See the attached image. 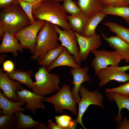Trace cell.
I'll list each match as a JSON object with an SVG mask.
<instances>
[{
	"mask_svg": "<svg viewBox=\"0 0 129 129\" xmlns=\"http://www.w3.org/2000/svg\"><path fill=\"white\" fill-rule=\"evenodd\" d=\"M59 1L41 0L33 5L32 13L36 20L50 22L64 30H72L67 20L68 15Z\"/></svg>",
	"mask_w": 129,
	"mask_h": 129,
	"instance_id": "obj_1",
	"label": "cell"
},
{
	"mask_svg": "<svg viewBox=\"0 0 129 129\" xmlns=\"http://www.w3.org/2000/svg\"><path fill=\"white\" fill-rule=\"evenodd\" d=\"M0 23L5 32L12 34L31 24L28 17L16 0L0 10Z\"/></svg>",
	"mask_w": 129,
	"mask_h": 129,
	"instance_id": "obj_2",
	"label": "cell"
},
{
	"mask_svg": "<svg viewBox=\"0 0 129 129\" xmlns=\"http://www.w3.org/2000/svg\"><path fill=\"white\" fill-rule=\"evenodd\" d=\"M58 33L54 24L46 21L39 30L36 40L35 50L31 57L32 60H41L48 51L60 46L58 42Z\"/></svg>",
	"mask_w": 129,
	"mask_h": 129,
	"instance_id": "obj_3",
	"label": "cell"
},
{
	"mask_svg": "<svg viewBox=\"0 0 129 129\" xmlns=\"http://www.w3.org/2000/svg\"><path fill=\"white\" fill-rule=\"evenodd\" d=\"M34 75L36 82L32 90L36 94L44 96L58 91L60 89V76L55 73H49L46 66L39 67Z\"/></svg>",
	"mask_w": 129,
	"mask_h": 129,
	"instance_id": "obj_4",
	"label": "cell"
},
{
	"mask_svg": "<svg viewBox=\"0 0 129 129\" xmlns=\"http://www.w3.org/2000/svg\"><path fill=\"white\" fill-rule=\"evenodd\" d=\"M70 86L64 84L55 95L45 97L43 101L54 105L56 112L60 113L64 109L70 111L74 115H77L76 103L70 90Z\"/></svg>",
	"mask_w": 129,
	"mask_h": 129,
	"instance_id": "obj_5",
	"label": "cell"
},
{
	"mask_svg": "<svg viewBox=\"0 0 129 129\" xmlns=\"http://www.w3.org/2000/svg\"><path fill=\"white\" fill-rule=\"evenodd\" d=\"M79 95L81 97L78 104L77 116L76 119L78 124H79L84 129L86 128L82 122V117L89 106L94 105L103 107L104 97L102 93L97 90L89 91L85 86L81 85L78 91Z\"/></svg>",
	"mask_w": 129,
	"mask_h": 129,
	"instance_id": "obj_6",
	"label": "cell"
},
{
	"mask_svg": "<svg viewBox=\"0 0 129 129\" xmlns=\"http://www.w3.org/2000/svg\"><path fill=\"white\" fill-rule=\"evenodd\" d=\"M46 21L36 20L22 29L15 32L13 35L23 48L28 49L33 54L35 50L36 40L38 33Z\"/></svg>",
	"mask_w": 129,
	"mask_h": 129,
	"instance_id": "obj_7",
	"label": "cell"
},
{
	"mask_svg": "<svg viewBox=\"0 0 129 129\" xmlns=\"http://www.w3.org/2000/svg\"><path fill=\"white\" fill-rule=\"evenodd\" d=\"M91 53L95 56L91 66L94 70L95 75L99 71L106 68L109 65H118L123 59L121 55L116 50L110 51L104 49H96Z\"/></svg>",
	"mask_w": 129,
	"mask_h": 129,
	"instance_id": "obj_8",
	"label": "cell"
},
{
	"mask_svg": "<svg viewBox=\"0 0 129 129\" xmlns=\"http://www.w3.org/2000/svg\"><path fill=\"white\" fill-rule=\"evenodd\" d=\"M54 28L59 35L58 40L62 45L65 47L68 52L75 57L78 64L80 65L81 60L79 55V48L77 46V37L72 30H62L58 25L54 24Z\"/></svg>",
	"mask_w": 129,
	"mask_h": 129,
	"instance_id": "obj_9",
	"label": "cell"
},
{
	"mask_svg": "<svg viewBox=\"0 0 129 129\" xmlns=\"http://www.w3.org/2000/svg\"><path fill=\"white\" fill-rule=\"evenodd\" d=\"M76 35L80 50L79 54L81 61L86 60L90 53L97 49L101 45V36L98 33L89 36L84 37L74 31Z\"/></svg>",
	"mask_w": 129,
	"mask_h": 129,
	"instance_id": "obj_10",
	"label": "cell"
},
{
	"mask_svg": "<svg viewBox=\"0 0 129 129\" xmlns=\"http://www.w3.org/2000/svg\"><path fill=\"white\" fill-rule=\"evenodd\" d=\"M96 75L99 80L100 87L105 86L113 80L119 82L129 81V75L122 71L120 66L118 65L108 66L99 71Z\"/></svg>",
	"mask_w": 129,
	"mask_h": 129,
	"instance_id": "obj_11",
	"label": "cell"
},
{
	"mask_svg": "<svg viewBox=\"0 0 129 129\" xmlns=\"http://www.w3.org/2000/svg\"><path fill=\"white\" fill-rule=\"evenodd\" d=\"M0 69V88L3 92L4 96L9 100L12 102L19 101L16 93L17 91H21L23 88L20 82L12 80Z\"/></svg>",
	"mask_w": 129,
	"mask_h": 129,
	"instance_id": "obj_12",
	"label": "cell"
},
{
	"mask_svg": "<svg viewBox=\"0 0 129 129\" xmlns=\"http://www.w3.org/2000/svg\"><path fill=\"white\" fill-rule=\"evenodd\" d=\"M16 93L19 101L26 103L24 108L25 110H30L32 113L34 114L37 109H45L46 106L42 102L45 98L44 96L38 95L34 92L24 89Z\"/></svg>",
	"mask_w": 129,
	"mask_h": 129,
	"instance_id": "obj_13",
	"label": "cell"
},
{
	"mask_svg": "<svg viewBox=\"0 0 129 129\" xmlns=\"http://www.w3.org/2000/svg\"><path fill=\"white\" fill-rule=\"evenodd\" d=\"M88 69L87 66L83 68H72L70 69V73L73 77L71 83L74 86L70 91L76 103L78 104L81 99L78 93L80 86L83 83L88 82L91 80L88 74Z\"/></svg>",
	"mask_w": 129,
	"mask_h": 129,
	"instance_id": "obj_14",
	"label": "cell"
},
{
	"mask_svg": "<svg viewBox=\"0 0 129 129\" xmlns=\"http://www.w3.org/2000/svg\"><path fill=\"white\" fill-rule=\"evenodd\" d=\"M22 111H17L14 113V126L18 129H28L32 128L34 129H47L44 123L35 121L29 115H25Z\"/></svg>",
	"mask_w": 129,
	"mask_h": 129,
	"instance_id": "obj_15",
	"label": "cell"
},
{
	"mask_svg": "<svg viewBox=\"0 0 129 129\" xmlns=\"http://www.w3.org/2000/svg\"><path fill=\"white\" fill-rule=\"evenodd\" d=\"M100 32L108 45L117 51L127 63H129V44L117 35L108 37Z\"/></svg>",
	"mask_w": 129,
	"mask_h": 129,
	"instance_id": "obj_16",
	"label": "cell"
},
{
	"mask_svg": "<svg viewBox=\"0 0 129 129\" xmlns=\"http://www.w3.org/2000/svg\"><path fill=\"white\" fill-rule=\"evenodd\" d=\"M2 40L0 45V54L10 52L14 57H16L18 55L17 51L22 53L24 52L23 48L13 34L5 32Z\"/></svg>",
	"mask_w": 129,
	"mask_h": 129,
	"instance_id": "obj_17",
	"label": "cell"
},
{
	"mask_svg": "<svg viewBox=\"0 0 129 129\" xmlns=\"http://www.w3.org/2000/svg\"><path fill=\"white\" fill-rule=\"evenodd\" d=\"M61 66L77 68H81L80 65L78 64L75 57L71 55L65 47L57 58L46 68L49 72L54 68Z\"/></svg>",
	"mask_w": 129,
	"mask_h": 129,
	"instance_id": "obj_18",
	"label": "cell"
},
{
	"mask_svg": "<svg viewBox=\"0 0 129 129\" xmlns=\"http://www.w3.org/2000/svg\"><path fill=\"white\" fill-rule=\"evenodd\" d=\"M76 4L88 19L101 10L104 6L102 0H78Z\"/></svg>",
	"mask_w": 129,
	"mask_h": 129,
	"instance_id": "obj_19",
	"label": "cell"
},
{
	"mask_svg": "<svg viewBox=\"0 0 129 129\" xmlns=\"http://www.w3.org/2000/svg\"><path fill=\"white\" fill-rule=\"evenodd\" d=\"M107 93L106 95L108 99L111 101L114 102L118 107V112L114 118V120L116 124L120 125L122 118L121 114L122 109L125 108L129 112V97L115 92H110Z\"/></svg>",
	"mask_w": 129,
	"mask_h": 129,
	"instance_id": "obj_20",
	"label": "cell"
},
{
	"mask_svg": "<svg viewBox=\"0 0 129 129\" xmlns=\"http://www.w3.org/2000/svg\"><path fill=\"white\" fill-rule=\"evenodd\" d=\"M33 71L32 70L26 71L19 68L14 69L10 72H6L5 74L11 79L17 81L25 85L27 88L32 90L35 84L31 77Z\"/></svg>",
	"mask_w": 129,
	"mask_h": 129,
	"instance_id": "obj_21",
	"label": "cell"
},
{
	"mask_svg": "<svg viewBox=\"0 0 129 129\" xmlns=\"http://www.w3.org/2000/svg\"><path fill=\"white\" fill-rule=\"evenodd\" d=\"M25 104V102L20 101L14 102L9 100L0 90V114H10L14 113L17 111L23 112L25 110L22 106Z\"/></svg>",
	"mask_w": 129,
	"mask_h": 129,
	"instance_id": "obj_22",
	"label": "cell"
},
{
	"mask_svg": "<svg viewBox=\"0 0 129 129\" xmlns=\"http://www.w3.org/2000/svg\"><path fill=\"white\" fill-rule=\"evenodd\" d=\"M106 15L101 10L88 18L82 35L88 37L95 34V30L97 27Z\"/></svg>",
	"mask_w": 129,
	"mask_h": 129,
	"instance_id": "obj_23",
	"label": "cell"
},
{
	"mask_svg": "<svg viewBox=\"0 0 129 129\" xmlns=\"http://www.w3.org/2000/svg\"><path fill=\"white\" fill-rule=\"evenodd\" d=\"M88 19L82 12L77 15L68 16L67 17L71 29L81 35Z\"/></svg>",
	"mask_w": 129,
	"mask_h": 129,
	"instance_id": "obj_24",
	"label": "cell"
},
{
	"mask_svg": "<svg viewBox=\"0 0 129 129\" xmlns=\"http://www.w3.org/2000/svg\"><path fill=\"white\" fill-rule=\"evenodd\" d=\"M101 10L106 15H113L122 18L129 25V6L111 7L104 6Z\"/></svg>",
	"mask_w": 129,
	"mask_h": 129,
	"instance_id": "obj_25",
	"label": "cell"
},
{
	"mask_svg": "<svg viewBox=\"0 0 129 129\" xmlns=\"http://www.w3.org/2000/svg\"><path fill=\"white\" fill-rule=\"evenodd\" d=\"M102 24L108 27L110 31L115 33L117 35L129 44V28L112 22H105L103 23Z\"/></svg>",
	"mask_w": 129,
	"mask_h": 129,
	"instance_id": "obj_26",
	"label": "cell"
},
{
	"mask_svg": "<svg viewBox=\"0 0 129 129\" xmlns=\"http://www.w3.org/2000/svg\"><path fill=\"white\" fill-rule=\"evenodd\" d=\"M64 47L61 45L57 48L49 50L44 55L42 59L38 62V64L46 67L49 66L57 58Z\"/></svg>",
	"mask_w": 129,
	"mask_h": 129,
	"instance_id": "obj_27",
	"label": "cell"
},
{
	"mask_svg": "<svg viewBox=\"0 0 129 129\" xmlns=\"http://www.w3.org/2000/svg\"><path fill=\"white\" fill-rule=\"evenodd\" d=\"M55 118L61 129H75L77 125L76 119L66 114L55 116Z\"/></svg>",
	"mask_w": 129,
	"mask_h": 129,
	"instance_id": "obj_28",
	"label": "cell"
},
{
	"mask_svg": "<svg viewBox=\"0 0 129 129\" xmlns=\"http://www.w3.org/2000/svg\"><path fill=\"white\" fill-rule=\"evenodd\" d=\"M63 1L62 6L66 13H68L71 15H76L81 12L76 3L72 0H63Z\"/></svg>",
	"mask_w": 129,
	"mask_h": 129,
	"instance_id": "obj_29",
	"label": "cell"
},
{
	"mask_svg": "<svg viewBox=\"0 0 129 129\" xmlns=\"http://www.w3.org/2000/svg\"><path fill=\"white\" fill-rule=\"evenodd\" d=\"M14 113L10 114H0V129H11L14 126Z\"/></svg>",
	"mask_w": 129,
	"mask_h": 129,
	"instance_id": "obj_30",
	"label": "cell"
},
{
	"mask_svg": "<svg viewBox=\"0 0 129 129\" xmlns=\"http://www.w3.org/2000/svg\"><path fill=\"white\" fill-rule=\"evenodd\" d=\"M28 17L31 24L36 21L33 16L32 13L33 4L25 2L22 0H16Z\"/></svg>",
	"mask_w": 129,
	"mask_h": 129,
	"instance_id": "obj_31",
	"label": "cell"
},
{
	"mask_svg": "<svg viewBox=\"0 0 129 129\" xmlns=\"http://www.w3.org/2000/svg\"><path fill=\"white\" fill-rule=\"evenodd\" d=\"M106 93L114 92L129 97V81L125 84L118 87L111 88H107L105 90Z\"/></svg>",
	"mask_w": 129,
	"mask_h": 129,
	"instance_id": "obj_32",
	"label": "cell"
},
{
	"mask_svg": "<svg viewBox=\"0 0 129 129\" xmlns=\"http://www.w3.org/2000/svg\"><path fill=\"white\" fill-rule=\"evenodd\" d=\"M104 6L115 7L128 6L129 2L128 0H102Z\"/></svg>",
	"mask_w": 129,
	"mask_h": 129,
	"instance_id": "obj_33",
	"label": "cell"
},
{
	"mask_svg": "<svg viewBox=\"0 0 129 129\" xmlns=\"http://www.w3.org/2000/svg\"><path fill=\"white\" fill-rule=\"evenodd\" d=\"M3 68L2 69V70L7 72H11L14 70V65L13 63L9 60H7L3 63Z\"/></svg>",
	"mask_w": 129,
	"mask_h": 129,
	"instance_id": "obj_34",
	"label": "cell"
},
{
	"mask_svg": "<svg viewBox=\"0 0 129 129\" xmlns=\"http://www.w3.org/2000/svg\"><path fill=\"white\" fill-rule=\"evenodd\" d=\"M119 129H129V119L125 117L122 119Z\"/></svg>",
	"mask_w": 129,
	"mask_h": 129,
	"instance_id": "obj_35",
	"label": "cell"
},
{
	"mask_svg": "<svg viewBox=\"0 0 129 129\" xmlns=\"http://www.w3.org/2000/svg\"><path fill=\"white\" fill-rule=\"evenodd\" d=\"M16 0H0V8L3 9L8 6Z\"/></svg>",
	"mask_w": 129,
	"mask_h": 129,
	"instance_id": "obj_36",
	"label": "cell"
},
{
	"mask_svg": "<svg viewBox=\"0 0 129 129\" xmlns=\"http://www.w3.org/2000/svg\"><path fill=\"white\" fill-rule=\"evenodd\" d=\"M47 123V129H61L57 124L52 121L51 119L48 120Z\"/></svg>",
	"mask_w": 129,
	"mask_h": 129,
	"instance_id": "obj_37",
	"label": "cell"
},
{
	"mask_svg": "<svg viewBox=\"0 0 129 129\" xmlns=\"http://www.w3.org/2000/svg\"><path fill=\"white\" fill-rule=\"evenodd\" d=\"M5 32L4 28L2 24L0 23V38L2 40Z\"/></svg>",
	"mask_w": 129,
	"mask_h": 129,
	"instance_id": "obj_38",
	"label": "cell"
},
{
	"mask_svg": "<svg viewBox=\"0 0 129 129\" xmlns=\"http://www.w3.org/2000/svg\"><path fill=\"white\" fill-rule=\"evenodd\" d=\"M25 2L30 3L34 4L40 1V0H22Z\"/></svg>",
	"mask_w": 129,
	"mask_h": 129,
	"instance_id": "obj_39",
	"label": "cell"
},
{
	"mask_svg": "<svg viewBox=\"0 0 129 129\" xmlns=\"http://www.w3.org/2000/svg\"><path fill=\"white\" fill-rule=\"evenodd\" d=\"M7 56L6 54L0 55V64H1L4 62V60Z\"/></svg>",
	"mask_w": 129,
	"mask_h": 129,
	"instance_id": "obj_40",
	"label": "cell"
},
{
	"mask_svg": "<svg viewBox=\"0 0 129 129\" xmlns=\"http://www.w3.org/2000/svg\"><path fill=\"white\" fill-rule=\"evenodd\" d=\"M129 2V0H128Z\"/></svg>",
	"mask_w": 129,
	"mask_h": 129,
	"instance_id": "obj_41",
	"label": "cell"
}]
</instances>
